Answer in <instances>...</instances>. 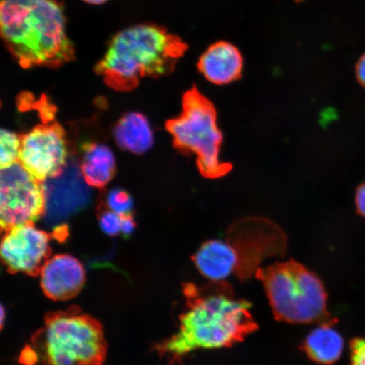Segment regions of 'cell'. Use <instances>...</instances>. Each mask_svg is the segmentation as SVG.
<instances>
[{"label": "cell", "instance_id": "18", "mask_svg": "<svg viewBox=\"0 0 365 365\" xmlns=\"http://www.w3.org/2000/svg\"><path fill=\"white\" fill-rule=\"evenodd\" d=\"M99 225L107 235L115 237L121 232V216L108 209L103 202L98 207Z\"/></svg>", "mask_w": 365, "mask_h": 365}, {"label": "cell", "instance_id": "9", "mask_svg": "<svg viewBox=\"0 0 365 365\" xmlns=\"http://www.w3.org/2000/svg\"><path fill=\"white\" fill-rule=\"evenodd\" d=\"M50 238L34 223L13 228L0 240V262L11 273L38 277L51 255Z\"/></svg>", "mask_w": 365, "mask_h": 365}, {"label": "cell", "instance_id": "11", "mask_svg": "<svg viewBox=\"0 0 365 365\" xmlns=\"http://www.w3.org/2000/svg\"><path fill=\"white\" fill-rule=\"evenodd\" d=\"M244 61L240 50L227 42L214 43L200 57L199 70L208 81L227 85L238 80Z\"/></svg>", "mask_w": 365, "mask_h": 365}, {"label": "cell", "instance_id": "7", "mask_svg": "<svg viewBox=\"0 0 365 365\" xmlns=\"http://www.w3.org/2000/svg\"><path fill=\"white\" fill-rule=\"evenodd\" d=\"M45 212L43 182L31 176L19 162L0 170V235L34 223Z\"/></svg>", "mask_w": 365, "mask_h": 365}, {"label": "cell", "instance_id": "8", "mask_svg": "<svg viewBox=\"0 0 365 365\" xmlns=\"http://www.w3.org/2000/svg\"><path fill=\"white\" fill-rule=\"evenodd\" d=\"M70 152L66 131L61 125H39L20 135L18 162L36 180L43 182L63 175Z\"/></svg>", "mask_w": 365, "mask_h": 365}, {"label": "cell", "instance_id": "22", "mask_svg": "<svg viewBox=\"0 0 365 365\" xmlns=\"http://www.w3.org/2000/svg\"><path fill=\"white\" fill-rule=\"evenodd\" d=\"M356 76H357L359 83L365 88V53L359 58L357 66H356Z\"/></svg>", "mask_w": 365, "mask_h": 365}, {"label": "cell", "instance_id": "13", "mask_svg": "<svg viewBox=\"0 0 365 365\" xmlns=\"http://www.w3.org/2000/svg\"><path fill=\"white\" fill-rule=\"evenodd\" d=\"M80 170L84 181L93 188L102 190L116 173V160L108 145L86 143L81 145Z\"/></svg>", "mask_w": 365, "mask_h": 365}, {"label": "cell", "instance_id": "23", "mask_svg": "<svg viewBox=\"0 0 365 365\" xmlns=\"http://www.w3.org/2000/svg\"><path fill=\"white\" fill-rule=\"evenodd\" d=\"M4 317H6V314H4V309L1 304H0V330L3 327Z\"/></svg>", "mask_w": 365, "mask_h": 365}, {"label": "cell", "instance_id": "21", "mask_svg": "<svg viewBox=\"0 0 365 365\" xmlns=\"http://www.w3.org/2000/svg\"><path fill=\"white\" fill-rule=\"evenodd\" d=\"M355 200L359 212L365 217V184L359 187Z\"/></svg>", "mask_w": 365, "mask_h": 365}, {"label": "cell", "instance_id": "6", "mask_svg": "<svg viewBox=\"0 0 365 365\" xmlns=\"http://www.w3.org/2000/svg\"><path fill=\"white\" fill-rule=\"evenodd\" d=\"M165 126L172 135L173 148L185 156L194 155L203 177L216 180L232 170L231 163L220 159L223 135L217 125L216 108L197 89L187 91L181 113Z\"/></svg>", "mask_w": 365, "mask_h": 365}, {"label": "cell", "instance_id": "2", "mask_svg": "<svg viewBox=\"0 0 365 365\" xmlns=\"http://www.w3.org/2000/svg\"><path fill=\"white\" fill-rule=\"evenodd\" d=\"M0 36L22 66H59L71 59L65 12L56 0H0Z\"/></svg>", "mask_w": 365, "mask_h": 365}, {"label": "cell", "instance_id": "3", "mask_svg": "<svg viewBox=\"0 0 365 365\" xmlns=\"http://www.w3.org/2000/svg\"><path fill=\"white\" fill-rule=\"evenodd\" d=\"M176 36L154 25H137L113 36L98 70L113 88L130 90L140 78L167 74L184 53Z\"/></svg>", "mask_w": 365, "mask_h": 365}, {"label": "cell", "instance_id": "1", "mask_svg": "<svg viewBox=\"0 0 365 365\" xmlns=\"http://www.w3.org/2000/svg\"><path fill=\"white\" fill-rule=\"evenodd\" d=\"M184 312L179 317L178 330L154 346L167 365L181 364L190 354L200 349H218L244 341L258 330L249 301L237 299L225 281L198 286L182 284Z\"/></svg>", "mask_w": 365, "mask_h": 365}, {"label": "cell", "instance_id": "4", "mask_svg": "<svg viewBox=\"0 0 365 365\" xmlns=\"http://www.w3.org/2000/svg\"><path fill=\"white\" fill-rule=\"evenodd\" d=\"M31 344L44 365H103L107 352L101 324L76 307L48 314Z\"/></svg>", "mask_w": 365, "mask_h": 365}, {"label": "cell", "instance_id": "5", "mask_svg": "<svg viewBox=\"0 0 365 365\" xmlns=\"http://www.w3.org/2000/svg\"><path fill=\"white\" fill-rule=\"evenodd\" d=\"M274 317L291 324L337 322L327 307V295L321 280L294 261L258 268Z\"/></svg>", "mask_w": 365, "mask_h": 365}, {"label": "cell", "instance_id": "14", "mask_svg": "<svg viewBox=\"0 0 365 365\" xmlns=\"http://www.w3.org/2000/svg\"><path fill=\"white\" fill-rule=\"evenodd\" d=\"M336 323L319 324L301 344L300 349L314 363L331 365L340 359L344 341L334 328Z\"/></svg>", "mask_w": 365, "mask_h": 365}, {"label": "cell", "instance_id": "24", "mask_svg": "<svg viewBox=\"0 0 365 365\" xmlns=\"http://www.w3.org/2000/svg\"><path fill=\"white\" fill-rule=\"evenodd\" d=\"M83 1L91 4H102L107 2L108 0H83Z\"/></svg>", "mask_w": 365, "mask_h": 365}, {"label": "cell", "instance_id": "16", "mask_svg": "<svg viewBox=\"0 0 365 365\" xmlns=\"http://www.w3.org/2000/svg\"><path fill=\"white\" fill-rule=\"evenodd\" d=\"M19 149L20 135L0 129V170L18 162Z\"/></svg>", "mask_w": 365, "mask_h": 365}, {"label": "cell", "instance_id": "20", "mask_svg": "<svg viewBox=\"0 0 365 365\" xmlns=\"http://www.w3.org/2000/svg\"><path fill=\"white\" fill-rule=\"evenodd\" d=\"M136 228V222L133 213L126 214L121 216V232L120 234L125 238H129L133 234Z\"/></svg>", "mask_w": 365, "mask_h": 365}, {"label": "cell", "instance_id": "19", "mask_svg": "<svg viewBox=\"0 0 365 365\" xmlns=\"http://www.w3.org/2000/svg\"><path fill=\"white\" fill-rule=\"evenodd\" d=\"M349 365H365V339L359 337L350 342Z\"/></svg>", "mask_w": 365, "mask_h": 365}, {"label": "cell", "instance_id": "15", "mask_svg": "<svg viewBox=\"0 0 365 365\" xmlns=\"http://www.w3.org/2000/svg\"><path fill=\"white\" fill-rule=\"evenodd\" d=\"M116 143L123 150L144 154L153 148L154 135L148 118L140 113L125 114L113 129Z\"/></svg>", "mask_w": 365, "mask_h": 365}, {"label": "cell", "instance_id": "10", "mask_svg": "<svg viewBox=\"0 0 365 365\" xmlns=\"http://www.w3.org/2000/svg\"><path fill=\"white\" fill-rule=\"evenodd\" d=\"M40 275L44 294L53 300L74 298L80 293L86 280L83 266L70 255H57L49 258Z\"/></svg>", "mask_w": 365, "mask_h": 365}, {"label": "cell", "instance_id": "12", "mask_svg": "<svg viewBox=\"0 0 365 365\" xmlns=\"http://www.w3.org/2000/svg\"><path fill=\"white\" fill-rule=\"evenodd\" d=\"M192 261L203 277L212 282H220L235 274L240 259L230 242L210 240L196 251Z\"/></svg>", "mask_w": 365, "mask_h": 365}, {"label": "cell", "instance_id": "17", "mask_svg": "<svg viewBox=\"0 0 365 365\" xmlns=\"http://www.w3.org/2000/svg\"><path fill=\"white\" fill-rule=\"evenodd\" d=\"M102 202L108 209L120 216L133 213V198L125 190L113 188L109 190Z\"/></svg>", "mask_w": 365, "mask_h": 365}]
</instances>
